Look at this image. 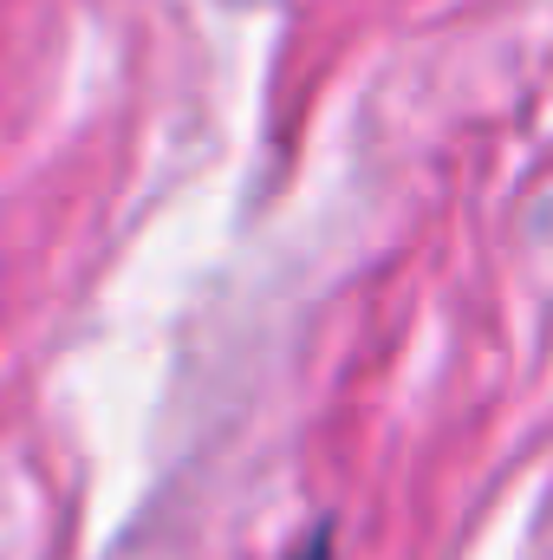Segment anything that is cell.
I'll list each match as a JSON object with an SVG mask.
<instances>
[{"mask_svg": "<svg viewBox=\"0 0 553 560\" xmlns=\"http://www.w3.org/2000/svg\"><path fill=\"white\" fill-rule=\"evenodd\" d=\"M293 560H332V528H313V535L293 548Z\"/></svg>", "mask_w": 553, "mask_h": 560, "instance_id": "cell-1", "label": "cell"}]
</instances>
